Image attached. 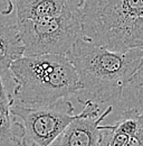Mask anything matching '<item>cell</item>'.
<instances>
[{
  "label": "cell",
  "mask_w": 143,
  "mask_h": 146,
  "mask_svg": "<svg viewBox=\"0 0 143 146\" xmlns=\"http://www.w3.org/2000/svg\"><path fill=\"white\" fill-rule=\"evenodd\" d=\"M130 87L135 88L139 92H141L143 94V66L138 71V73L134 75V78L132 79Z\"/></svg>",
  "instance_id": "5bb4252c"
},
{
  "label": "cell",
  "mask_w": 143,
  "mask_h": 146,
  "mask_svg": "<svg viewBox=\"0 0 143 146\" xmlns=\"http://www.w3.org/2000/svg\"><path fill=\"white\" fill-rule=\"evenodd\" d=\"M14 1L15 0H0V15H10L15 9Z\"/></svg>",
  "instance_id": "9a60e30c"
},
{
  "label": "cell",
  "mask_w": 143,
  "mask_h": 146,
  "mask_svg": "<svg viewBox=\"0 0 143 146\" xmlns=\"http://www.w3.org/2000/svg\"><path fill=\"white\" fill-rule=\"evenodd\" d=\"M81 88V104H107L121 98L134 75L143 66L142 48L112 51L81 36L67 52Z\"/></svg>",
  "instance_id": "6da1fadb"
},
{
  "label": "cell",
  "mask_w": 143,
  "mask_h": 146,
  "mask_svg": "<svg viewBox=\"0 0 143 146\" xmlns=\"http://www.w3.org/2000/svg\"><path fill=\"white\" fill-rule=\"evenodd\" d=\"M14 98L12 94H10L7 91L5 84H3V80L0 79V110L3 112H10V107L14 104Z\"/></svg>",
  "instance_id": "8fae6325"
},
{
  "label": "cell",
  "mask_w": 143,
  "mask_h": 146,
  "mask_svg": "<svg viewBox=\"0 0 143 146\" xmlns=\"http://www.w3.org/2000/svg\"><path fill=\"white\" fill-rule=\"evenodd\" d=\"M17 21L38 20L62 13L70 0H15Z\"/></svg>",
  "instance_id": "9c48e42d"
},
{
  "label": "cell",
  "mask_w": 143,
  "mask_h": 146,
  "mask_svg": "<svg viewBox=\"0 0 143 146\" xmlns=\"http://www.w3.org/2000/svg\"><path fill=\"white\" fill-rule=\"evenodd\" d=\"M24 56V44L17 25L0 21V79L11 78L10 66L14 61Z\"/></svg>",
  "instance_id": "ba28073f"
},
{
  "label": "cell",
  "mask_w": 143,
  "mask_h": 146,
  "mask_svg": "<svg viewBox=\"0 0 143 146\" xmlns=\"http://www.w3.org/2000/svg\"><path fill=\"white\" fill-rule=\"evenodd\" d=\"M113 111L108 106L100 113L98 104L87 101L83 110L66 126L49 146H98L103 126L101 123Z\"/></svg>",
  "instance_id": "8992f818"
},
{
  "label": "cell",
  "mask_w": 143,
  "mask_h": 146,
  "mask_svg": "<svg viewBox=\"0 0 143 146\" xmlns=\"http://www.w3.org/2000/svg\"><path fill=\"white\" fill-rule=\"evenodd\" d=\"M82 36L112 51L133 47L136 24L143 17V0H83Z\"/></svg>",
  "instance_id": "3957f363"
},
{
  "label": "cell",
  "mask_w": 143,
  "mask_h": 146,
  "mask_svg": "<svg viewBox=\"0 0 143 146\" xmlns=\"http://www.w3.org/2000/svg\"><path fill=\"white\" fill-rule=\"evenodd\" d=\"M10 113L22 125V146H49L77 115L73 104L65 99L34 107L14 102Z\"/></svg>",
  "instance_id": "5b68a950"
},
{
  "label": "cell",
  "mask_w": 143,
  "mask_h": 146,
  "mask_svg": "<svg viewBox=\"0 0 143 146\" xmlns=\"http://www.w3.org/2000/svg\"><path fill=\"white\" fill-rule=\"evenodd\" d=\"M125 146H143V118L136 130L127 139Z\"/></svg>",
  "instance_id": "7c38bea8"
},
{
  "label": "cell",
  "mask_w": 143,
  "mask_h": 146,
  "mask_svg": "<svg viewBox=\"0 0 143 146\" xmlns=\"http://www.w3.org/2000/svg\"><path fill=\"white\" fill-rule=\"evenodd\" d=\"M24 128L10 112L0 110V146H22Z\"/></svg>",
  "instance_id": "30bf717a"
},
{
  "label": "cell",
  "mask_w": 143,
  "mask_h": 146,
  "mask_svg": "<svg viewBox=\"0 0 143 146\" xmlns=\"http://www.w3.org/2000/svg\"><path fill=\"white\" fill-rule=\"evenodd\" d=\"M133 47L134 48H142L143 50V17L136 24L134 39H133Z\"/></svg>",
  "instance_id": "4fadbf2b"
},
{
  "label": "cell",
  "mask_w": 143,
  "mask_h": 146,
  "mask_svg": "<svg viewBox=\"0 0 143 146\" xmlns=\"http://www.w3.org/2000/svg\"><path fill=\"white\" fill-rule=\"evenodd\" d=\"M82 1L70 0L62 13L53 17L17 21L24 55L67 54L82 36Z\"/></svg>",
  "instance_id": "277c9868"
},
{
  "label": "cell",
  "mask_w": 143,
  "mask_h": 146,
  "mask_svg": "<svg viewBox=\"0 0 143 146\" xmlns=\"http://www.w3.org/2000/svg\"><path fill=\"white\" fill-rule=\"evenodd\" d=\"M10 72L16 84L14 101L22 106L52 105L81 88L76 70L64 54L24 55L12 62Z\"/></svg>",
  "instance_id": "7a4b0ae2"
},
{
  "label": "cell",
  "mask_w": 143,
  "mask_h": 146,
  "mask_svg": "<svg viewBox=\"0 0 143 146\" xmlns=\"http://www.w3.org/2000/svg\"><path fill=\"white\" fill-rule=\"evenodd\" d=\"M143 110L131 108L122 111L114 125H104L98 146H125L130 136L139 127Z\"/></svg>",
  "instance_id": "52a82bcc"
}]
</instances>
